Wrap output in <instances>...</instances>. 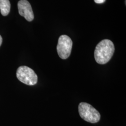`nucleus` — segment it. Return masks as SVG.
Wrapping results in <instances>:
<instances>
[{
    "instance_id": "obj_1",
    "label": "nucleus",
    "mask_w": 126,
    "mask_h": 126,
    "mask_svg": "<svg viewBox=\"0 0 126 126\" xmlns=\"http://www.w3.org/2000/svg\"><path fill=\"white\" fill-rule=\"evenodd\" d=\"M114 46L109 39L101 41L97 45L94 50V58L96 62L100 64L108 63L113 57Z\"/></svg>"
},
{
    "instance_id": "obj_2",
    "label": "nucleus",
    "mask_w": 126,
    "mask_h": 126,
    "mask_svg": "<svg viewBox=\"0 0 126 126\" xmlns=\"http://www.w3.org/2000/svg\"><path fill=\"white\" fill-rule=\"evenodd\" d=\"M79 113L84 120L91 123L99 122L100 114L92 105L86 102H81L79 105Z\"/></svg>"
},
{
    "instance_id": "obj_3",
    "label": "nucleus",
    "mask_w": 126,
    "mask_h": 126,
    "mask_svg": "<svg viewBox=\"0 0 126 126\" xmlns=\"http://www.w3.org/2000/svg\"><path fill=\"white\" fill-rule=\"evenodd\" d=\"M16 77L19 80L29 86L36 85L38 80L36 73L31 68L26 66H21L18 68Z\"/></svg>"
},
{
    "instance_id": "obj_4",
    "label": "nucleus",
    "mask_w": 126,
    "mask_h": 126,
    "mask_svg": "<svg viewBox=\"0 0 126 126\" xmlns=\"http://www.w3.org/2000/svg\"><path fill=\"white\" fill-rule=\"evenodd\" d=\"M72 41L71 38L65 35L59 37L57 47L59 57L62 59H66L70 56L72 50Z\"/></svg>"
},
{
    "instance_id": "obj_5",
    "label": "nucleus",
    "mask_w": 126,
    "mask_h": 126,
    "mask_svg": "<svg viewBox=\"0 0 126 126\" xmlns=\"http://www.w3.org/2000/svg\"><path fill=\"white\" fill-rule=\"evenodd\" d=\"M19 14L29 22H31L34 18L31 5L27 0H20L18 2Z\"/></svg>"
},
{
    "instance_id": "obj_6",
    "label": "nucleus",
    "mask_w": 126,
    "mask_h": 126,
    "mask_svg": "<svg viewBox=\"0 0 126 126\" xmlns=\"http://www.w3.org/2000/svg\"><path fill=\"white\" fill-rule=\"evenodd\" d=\"M0 13L3 16H7L10 12V3L9 0H0Z\"/></svg>"
},
{
    "instance_id": "obj_7",
    "label": "nucleus",
    "mask_w": 126,
    "mask_h": 126,
    "mask_svg": "<svg viewBox=\"0 0 126 126\" xmlns=\"http://www.w3.org/2000/svg\"><path fill=\"white\" fill-rule=\"evenodd\" d=\"M95 2L98 4H101L105 2L106 0H94Z\"/></svg>"
},
{
    "instance_id": "obj_8",
    "label": "nucleus",
    "mask_w": 126,
    "mask_h": 126,
    "mask_svg": "<svg viewBox=\"0 0 126 126\" xmlns=\"http://www.w3.org/2000/svg\"><path fill=\"white\" fill-rule=\"evenodd\" d=\"M2 38L1 36L0 35V45H1V44H2Z\"/></svg>"
}]
</instances>
